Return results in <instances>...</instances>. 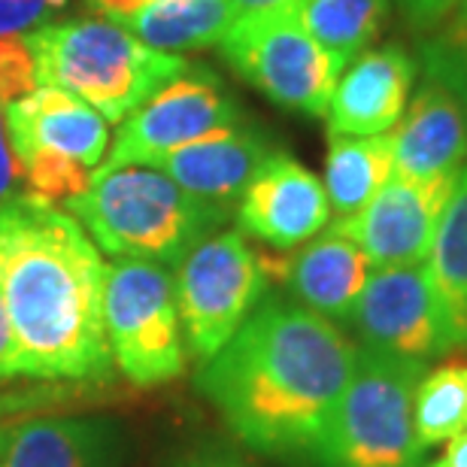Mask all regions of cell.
Instances as JSON below:
<instances>
[{
    "label": "cell",
    "instance_id": "1",
    "mask_svg": "<svg viewBox=\"0 0 467 467\" xmlns=\"http://www.w3.org/2000/svg\"><path fill=\"white\" fill-rule=\"evenodd\" d=\"M358 347L337 322L265 295L240 331L198 370V386L243 446L313 459L352 377Z\"/></svg>",
    "mask_w": 467,
    "mask_h": 467
},
{
    "label": "cell",
    "instance_id": "2",
    "mask_svg": "<svg viewBox=\"0 0 467 467\" xmlns=\"http://www.w3.org/2000/svg\"><path fill=\"white\" fill-rule=\"evenodd\" d=\"M104 288V255L67 210L31 194L0 210V297L22 377H109Z\"/></svg>",
    "mask_w": 467,
    "mask_h": 467
},
{
    "label": "cell",
    "instance_id": "3",
    "mask_svg": "<svg viewBox=\"0 0 467 467\" xmlns=\"http://www.w3.org/2000/svg\"><path fill=\"white\" fill-rule=\"evenodd\" d=\"M67 213L98 249L155 265H180L228 216V210L194 198L149 164H104L88 189L67 201Z\"/></svg>",
    "mask_w": 467,
    "mask_h": 467
},
{
    "label": "cell",
    "instance_id": "4",
    "mask_svg": "<svg viewBox=\"0 0 467 467\" xmlns=\"http://www.w3.org/2000/svg\"><path fill=\"white\" fill-rule=\"evenodd\" d=\"M36 88H58L86 100L107 121H125L158 88L189 67L171 52L137 40L107 18H73L25 34Z\"/></svg>",
    "mask_w": 467,
    "mask_h": 467
},
{
    "label": "cell",
    "instance_id": "5",
    "mask_svg": "<svg viewBox=\"0 0 467 467\" xmlns=\"http://www.w3.org/2000/svg\"><path fill=\"white\" fill-rule=\"evenodd\" d=\"M425 364L358 347L352 377L316 455L319 467H419L413 391Z\"/></svg>",
    "mask_w": 467,
    "mask_h": 467
},
{
    "label": "cell",
    "instance_id": "6",
    "mask_svg": "<svg viewBox=\"0 0 467 467\" xmlns=\"http://www.w3.org/2000/svg\"><path fill=\"white\" fill-rule=\"evenodd\" d=\"M104 325L113 364L134 386H164L189 368L176 279L167 265L143 258L107 265Z\"/></svg>",
    "mask_w": 467,
    "mask_h": 467
},
{
    "label": "cell",
    "instance_id": "7",
    "mask_svg": "<svg viewBox=\"0 0 467 467\" xmlns=\"http://www.w3.org/2000/svg\"><path fill=\"white\" fill-rule=\"evenodd\" d=\"M219 46L234 73L276 107L304 116L328 113L334 86L347 67L306 34L295 4L243 13Z\"/></svg>",
    "mask_w": 467,
    "mask_h": 467
},
{
    "label": "cell",
    "instance_id": "8",
    "mask_svg": "<svg viewBox=\"0 0 467 467\" xmlns=\"http://www.w3.org/2000/svg\"><path fill=\"white\" fill-rule=\"evenodd\" d=\"M173 279L185 347L201 361L225 347L267 295L261 258L240 231L203 237L185 252Z\"/></svg>",
    "mask_w": 467,
    "mask_h": 467
},
{
    "label": "cell",
    "instance_id": "9",
    "mask_svg": "<svg viewBox=\"0 0 467 467\" xmlns=\"http://www.w3.org/2000/svg\"><path fill=\"white\" fill-rule=\"evenodd\" d=\"M240 121L237 100L228 95L216 73L207 67H185L152 98H146L119 128L107 164H152L155 158L194 140L234 128Z\"/></svg>",
    "mask_w": 467,
    "mask_h": 467
},
{
    "label": "cell",
    "instance_id": "10",
    "mask_svg": "<svg viewBox=\"0 0 467 467\" xmlns=\"http://www.w3.org/2000/svg\"><path fill=\"white\" fill-rule=\"evenodd\" d=\"M361 349L428 364L446 349L437 295L425 265L373 267L349 319Z\"/></svg>",
    "mask_w": 467,
    "mask_h": 467
},
{
    "label": "cell",
    "instance_id": "11",
    "mask_svg": "<svg viewBox=\"0 0 467 467\" xmlns=\"http://www.w3.org/2000/svg\"><path fill=\"white\" fill-rule=\"evenodd\" d=\"M452 185L455 176L413 180L391 173L368 207L347 222H334L331 228L347 234L373 267L425 265Z\"/></svg>",
    "mask_w": 467,
    "mask_h": 467
},
{
    "label": "cell",
    "instance_id": "12",
    "mask_svg": "<svg viewBox=\"0 0 467 467\" xmlns=\"http://www.w3.org/2000/svg\"><path fill=\"white\" fill-rule=\"evenodd\" d=\"M331 203L322 180L295 155L274 149L237 201V231L276 252H292L322 234Z\"/></svg>",
    "mask_w": 467,
    "mask_h": 467
},
{
    "label": "cell",
    "instance_id": "13",
    "mask_svg": "<svg viewBox=\"0 0 467 467\" xmlns=\"http://www.w3.org/2000/svg\"><path fill=\"white\" fill-rule=\"evenodd\" d=\"M419 77V58L404 43L364 49L343 67L328 104V134H389L404 116Z\"/></svg>",
    "mask_w": 467,
    "mask_h": 467
},
{
    "label": "cell",
    "instance_id": "14",
    "mask_svg": "<svg viewBox=\"0 0 467 467\" xmlns=\"http://www.w3.org/2000/svg\"><path fill=\"white\" fill-rule=\"evenodd\" d=\"M258 258L265 276L283 283L295 304L331 322L349 319L373 270L370 258L337 228L316 234L292 252H279V255L258 252Z\"/></svg>",
    "mask_w": 467,
    "mask_h": 467
},
{
    "label": "cell",
    "instance_id": "15",
    "mask_svg": "<svg viewBox=\"0 0 467 467\" xmlns=\"http://www.w3.org/2000/svg\"><path fill=\"white\" fill-rule=\"evenodd\" d=\"M4 113L18 161L55 155L95 173L109 152V121L67 91L40 86L6 104Z\"/></svg>",
    "mask_w": 467,
    "mask_h": 467
},
{
    "label": "cell",
    "instance_id": "16",
    "mask_svg": "<svg viewBox=\"0 0 467 467\" xmlns=\"http://www.w3.org/2000/svg\"><path fill=\"white\" fill-rule=\"evenodd\" d=\"M395 173L413 180L459 176L467 164V109L450 88L425 79L389 130Z\"/></svg>",
    "mask_w": 467,
    "mask_h": 467
},
{
    "label": "cell",
    "instance_id": "17",
    "mask_svg": "<svg viewBox=\"0 0 467 467\" xmlns=\"http://www.w3.org/2000/svg\"><path fill=\"white\" fill-rule=\"evenodd\" d=\"M274 152L267 140L252 128H222L216 134L194 140L173 152L155 158L149 167H158L194 198L228 210L240 201L261 161Z\"/></svg>",
    "mask_w": 467,
    "mask_h": 467
},
{
    "label": "cell",
    "instance_id": "18",
    "mask_svg": "<svg viewBox=\"0 0 467 467\" xmlns=\"http://www.w3.org/2000/svg\"><path fill=\"white\" fill-rule=\"evenodd\" d=\"M0 467H116V431L104 419L82 416L6 419Z\"/></svg>",
    "mask_w": 467,
    "mask_h": 467
},
{
    "label": "cell",
    "instance_id": "19",
    "mask_svg": "<svg viewBox=\"0 0 467 467\" xmlns=\"http://www.w3.org/2000/svg\"><path fill=\"white\" fill-rule=\"evenodd\" d=\"M428 276H431L437 306H441L446 349H467V164L455 176L452 194L437 225L431 252H428Z\"/></svg>",
    "mask_w": 467,
    "mask_h": 467
},
{
    "label": "cell",
    "instance_id": "20",
    "mask_svg": "<svg viewBox=\"0 0 467 467\" xmlns=\"http://www.w3.org/2000/svg\"><path fill=\"white\" fill-rule=\"evenodd\" d=\"M395 173L389 134L377 137H328V155H325V194H328L334 222H347L364 210L370 198Z\"/></svg>",
    "mask_w": 467,
    "mask_h": 467
},
{
    "label": "cell",
    "instance_id": "21",
    "mask_svg": "<svg viewBox=\"0 0 467 467\" xmlns=\"http://www.w3.org/2000/svg\"><path fill=\"white\" fill-rule=\"evenodd\" d=\"M240 9L231 0H149L125 25L158 52H189L222 43Z\"/></svg>",
    "mask_w": 467,
    "mask_h": 467
},
{
    "label": "cell",
    "instance_id": "22",
    "mask_svg": "<svg viewBox=\"0 0 467 467\" xmlns=\"http://www.w3.org/2000/svg\"><path fill=\"white\" fill-rule=\"evenodd\" d=\"M295 13L325 52L349 64L379 36L389 0H295Z\"/></svg>",
    "mask_w": 467,
    "mask_h": 467
},
{
    "label": "cell",
    "instance_id": "23",
    "mask_svg": "<svg viewBox=\"0 0 467 467\" xmlns=\"http://www.w3.org/2000/svg\"><path fill=\"white\" fill-rule=\"evenodd\" d=\"M413 428L422 450L452 441L467 428V355H452L419 377Z\"/></svg>",
    "mask_w": 467,
    "mask_h": 467
},
{
    "label": "cell",
    "instance_id": "24",
    "mask_svg": "<svg viewBox=\"0 0 467 467\" xmlns=\"http://www.w3.org/2000/svg\"><path fill=\"white\" fill-rule=\"evenodd\" d=\"M419 70L441 82L467 109V16L455 13L419 43Z\"/></svg>",
    "mask_w": 467,
    "mask_h": 467
},
{
    "label": "cell",
    "instance_id": "25",
    "mask_svg": "<svg viewBox=\"0 0 467 467\" xmlns=\"http://www.w3.org/2000/svg\"><path fill=\"white\" fill-rule=\"evenodd\" d=\"M36 88L34 58L27 49L25 36H4L0 40V104H13V100L31 95Z\"/></svg>",
    "mask_w": 467,
    "mask_h": 467
},
{
    "label": "cell",
    "instance_id": "26",
    "mask_svg": "<svg viewBox=\"0 0 467 467\" xmlns=\"http://www.w3.org/2000/svg\"><path fill=\"white\" fill-rule=\"evenodd\" d=\"M64 6L67 0H0V40L36 31Z\"/></svg>",
    "mask_w": 467,
    "mask_h": 467
},
{
    "label": "cell",
    "instance_id": "27",
    "mask_svg": "<svg viewBox=\"0 0 467 467\" xmlns=\"http://www.w3.org/2000/svg\"><path fill=\"white\" fill-rule=\"evenodd\" d=\"M400 16L407 18V25L416 34H431L434 27H441L446 18L455 16L467 0H395Z\"/></svg>",
    "mask_w": 467,
    "mask_h": 467
},
{
    "label": "cell",
    "instance_id": "28",
    "mask_svg": "<svg viewBox=\"0 0 467 467\" xmlns=\"http://www.w3.org/2000/svg\"><path fill=\"white\" fill-rule=\"evenodd\" d=\"M22 194H25V171L13 149V140H9L6 113L4 104H0V210L6 203H13L16 198H22Z\"/></svg>",
    "mask_w": 467,
    "mask_h": 467
},
{
    "label": "cell",
    "instance_id": "29",
    "mask_svg": "<svg viewBox=\"0 0 467 467\" xmlns=\"http://www.w3.org/2000/svg\"><path fill=\"white\" fill-rule=\"evenodd\" d=\"M171 467H255V464L246 462V455H240V450H234V446L210 441L182 452Z\"/></svg>",
    "mask_w": 467,
    "mask_h": 467
},
{
    "label": "cell",
    "instance_id": "30",
    "mask_svg": "<svg viewBox=\"0 0 467 467\" xmlns=\"http://www.w3.org/2000/svg\"><path fill=\"white\" fill-rule=\"evenodd\" d=\"M13 377H22V370H18L16 337H13V328H9V319H6L4 297H0V379H13Z\"/></svg>",
    "mask_w": 467,
    "mask_h": 467
},
{
    "label": "cell",
    "instance_id": "31",
    "mask_svg": "<svg viewBox=\"0 0 467 467\" xmlns=\"http://www.w3.org/2000/svg\"><path fill=\"white\" fill-rule=\"evenodd\" d=\"M149 0H88V6H95L100 16H107V22L128 25Z\"/></svg>",
    "mask_w": 467,
    "mask_h": 467
},
{
    "label": "cell",
    "instance_id": "32",
    "mask_svg": "<svg viewBox=\"0 0 467 467\" xmlns=\"http://www.w3.org/2000/svg\"><path fill=\"white\" fill-rule=\"evenodd\" d=\"M437 467H467V428L443 443V455L434 462Z\"/></svg>",
    "mask_w": 467,
    "mask_h": 467
},
{
    "label": "cell",
    "instance_id": "33",
    "mask_svg": "<svg viewBox=\"0 0 467 467\" xmlns=\"http://www.w3.org/2000/svg\"><path fill=\"white\" fill-rule=\"evenodd\" d=\"M234 6L243 13H261V9H276V6H288L295 4V0H231Z\"/></svg>",
    "mask_w": 467,
    "mask_h": 467
},
{
    "label": "cell",
    "instance_id": "34",
    "mask_svg": "<svg viewBox=\"0 0 467 467\" xmlns=\"http://www.w3.org/2000/svg\"><path fill=\"white\" fill-rule=\"evenodd\" d=\"M459 13H462V16H467V4H464V6L459 9Z\"/></svg>",
    "mask_w": 467,
    "mask_h": 467
},
{
    "label": "cell",
    "instance_id": "35",
    "mask_svg": "<svg viewBox=\"0 0 467 467\" xmlns=\"http://www.w3.org/2000/svg\"><path fill=\"white\" fill-rule=\"evenodd\" d=\"M431 467H437V464H431Z\"/></svg>",
    "mask_w": 467,
    "mask_h": 467
}]
</instances>
